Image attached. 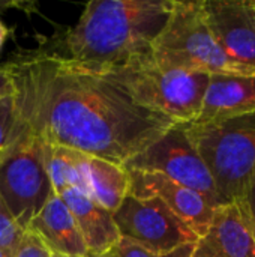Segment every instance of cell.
<instances>
[{"label":"cell","instance_id":"6da1fadb","mask_svg":"<svg viewBox=\"0 0 255 257\" xmlns=\"http://www.w3.org/2000/svg\"><path fill=\"white\" fill-rule=\"evenodd\" d=\"M24 125L41 140L123 166L176 123L102 74L50 51L6 63Z\"/></svg>","mask_w":255,"mask_h":257},{"label":"cell","instance_id":"7a4b0ae2","mask_svg":"<svg viewBox=\"0 0 255 257\" xmlns=\"http://www.w3.org/2000/svg\"><path fill=\"white\" fill-rule=\"evenodd\" d=\"M174 0H90L57 53L90 69L125 66L150 57Z\"/></svg>","mask_w":255,"mask_h":257},{"label":"cell","instance_id":"3957f363","mask_svg":"<svg viewBox=\"0 0 255 257\" xmlns=\"http://www.w3.org/2000/svg\"><path fill=\"white\" fill-rule=\"evenodd\" d=\"M182 128L213 178L219 206L239 200L255 175V113Z\"/></svg>","mask_w":255,"mask_h":257},{"label":"cell","instance_id":"277c9868","mask_svg":"<svg viewBox=\"0 0 255 257\" xmlns=\"http://www.w3.org/2000/svg\"><path fill=\"white\" fill-rule=\"evenodd\" d=\"M150 59L161 69L204 74H252L233 63L216 44L203 0H174L171 12L152 42Z\"/></svg>","mask_w":255,"mask_h":257},{"label":"cell","instance_id":"5b68a950","mask_svg":"<svg viewBox=\"0 0 255 257\" xmlns=\"http://www.w3.org/2000/svg\"><path fill=\"white\" fill-rule=\"evenodd\" d=\"M93 71L120 86L137 104L167 116L176 125L191 123L198 117L210 77L204 72L161 69L150 57Z\"/></svg>","mask_w":255,"mask_h":257},{"label":"cell","instance_id":"8992f818","mask_svg":"<svg viewBox=\"0 0 255 257\" xmlns=\"http://www.w3.org/2000/svg\"><path fill=\"white\" fill-rule=\"evenodd\" d=\"M54 194L45 166L44 142L24 125L18 140L0 160V196L17 224L27 230Z\"/></svg>","mask_w":255,"mask_h":257},{"label":"cell","instance_id":"52a82bcc","mask_svg":"<svg viewBox=\"0 0 255 257\" xmlns=\"http://www.w3.org/2000/svg\"><path fill=\"white\" fill-rule=\"evenodd\" d=\"M113 220L122 238L156 256H165L183 245L195 244L198 239L158 197L141 199L128 194L113 212Z\"/></svg>","mask_w":255,"mask_h":257},{"label":"cell","instance_id":"ba28073f","mask_svg":"<svg viewBox=\"0 0 255 257\" xmlns=\"http://www.w3.org/2000/svg\"><path fill=\"white\" fill-rule=\"evenodd\" d=\"M123 167L126 170L159 173L200 193L213 208L219 206L213 178L182 125L171 126L150 146L129 158Z\"/></svg>","mask_w":255,"mask_h":257},{"label":"cell","instance_id":"9c48e42d","mask_svg":"<svg viewBox=\"0 0 255 257\" xmlns=\"http://www.w3.org/2000/svg\"><path fill=\"white\" fill-rule=\"evenodd\" d=\"M203 9L225 56L255 74V0H203Z\"/></svg>","mask_w":255,"mask_h":257},{"label":"cell","instance_id":"30bf717a","mask_svg":"<svg viewBox=\"0 0 255 257\" xmlns=\"http://www.w3.org/2000/svg\"><path fill=\"white\" fill-rule=\"evenodd\" d=\"M129 194L135 197H158L198 238L206 233L215 208L197 191L180 185L159 173L128 170Z\"/></svg>","mask_w":255,"mask_h":257},{"label":"cell","instance_id":"8fae6325","mask_svg":"<svg viewBox=\"0 0 255 257\" xmlns=\"http://www.w3.org/2000/svg\"><path fill=\"white\" fill-rule=\"evenodd\" d=\"M192 257H255L252 233L236 202L215 208L204 235L192 245Z\"/></svg>","mask_w":255,"mask_h":257},{"label":"cell","instance_id":"7c38bea8","mask_svg":"<svg viewBox=\"0 0 255 257\" xmlns=\"http://www.w3.org/2000/svg\"><path fill=\"white\" fill-rule=\"evenodd\" d=\"M251 113H255V74H210L194 122H222Z\"/></svg>","mask_w":255,"mask_h":257},{"label":"cell","instance_id":"4fadbf2b","mask_svg":"<svg viewBox=\"0 0 255 257\" xmlns=\"http://www.w3.org/2000/svg\"><path fill=\"white\" fill-rule=\"evenodd\" d=\"M57 196L62 197L72 212L84 239L87 254H102L113 250L122 238L113 220V212L75 188H68Z\"/></svg>","mask_w":255,"mask_h":257},{"label":"cell","instance_id":"5bb4252c","mask_svg":"<svg viewBox=\"0 0 255 257\" xmlns=\"http://www.w3.org/2000/svg\"><path fill=\"white\" fill-rule=\"evenodd\" d=\"M27 230L36 233L53 253L69 256H87L86 244L78 224L62 200L54 194L32 220Z\"/></svg>","mask_w":255,"mask_h":257},{"label":"cell","instance_id":"9a60e30c","mask_svg":"<svg viewBox=\"0 0 255 257\" xmlns=\"http://www.w3.org/2000/svg\"><path fill=\"white\" fill-rule=\"evenodd\" d=\"M44 154L47 172L56 194L68 188H75L89 196L87 163L90 155L47 142H44Z\"/></svg>","mask_w":255,"mask_h":257},{"label":"cell","instance_id":"2e32d148","mask_svg":"<svg viewBox=\"0 0 255 257\" xmlns=\"http://www.w3.org/2000/svg\"><path fill=\"white\" fill-rule=\"evenodd\" d=\"M89 197L110 212H114L129 194L128 170L116 163L89 157Z\"/></svg>","mask_w":255,"mask_h":257},{"label":"cell","instance_id":"e0dca14e","mask_svg":"<svg viewBox=\"0 0 255 257\" xmlns=\"http://www.w3.org/2000/svg\"><path fill=\"white\" fill-rule=\"evenodd\" d=\"M24 130L15 95L0 98V160Z\"/></svg>","mask_w":255,"mask_h":257},{"label":"cell","instance_id":"ac0fdd59","mask_svg":"<svg viewBox=\"0 0 255 257\" xmlns=\"http://www.w3.org/2000/svg\"><path fill=\"white\" fill-rule=\"evenodd\" d=\"M24 232L26 230H23L14 220L0 196V247L14 254Z\"/></svg>","mask_w":255,"mask_h":257},{"label":"cell","instance_id":"d6986e66","mask_svg":"<svg viewBox=\"0 0 255 257\" xmlns=\"http://www.w3.org/2000/svg\"><path fill=\"white\" fill-rule=\"evenodd\" d=\"M14 257H53V251L32 230H26Z\"/></svg>","mask_w":255,"mask_h":257},{"label":"cell","instance_id":"ffe728a7","mask_svg":"<svg viewBox=\"0 0 255 257\" xmlns=\"http://www.w3.org/2000/svg\"><path fill=\"white\" fill-rule=\"evenodd\" d=\"M236 203H237L255 241V175L252 176L248 188L245 190L243 196L239 200H236Z\"/></svg>","mask_w":255,"mask_h":257},{"label":"cell","instance_id":"44dd1931","mask_svg":"<svg viewBox=\"0 0 255 257\" xmlns=\"http://www.w3.org/2000/svg\"><path fill=\"white\" fill-rule=\"evenodd\" d=\"M113 251L116 253L117 257H161L144 250L143 247H140V245H137L132 241L125 239V238L119 239V242L113 247Z\"/></svg>","mask_w":255,"mask_h":257},{"label":"cell","instance_id":"7402d4cb","mask_svg":"<svg viewBox=\"0 0 255 257\" xmlns=\"http://www.w3.org/2000/svg\"><path fill=\"white\" fill-rule=\"evenodd\" d=\"M17 86H15V78L12 71L9 69L8 65L0 66V98L12 96L15 95Z\"/></svg>","mask_w":255,"mask_h":257},{"label":"cell","instance_id":"603a6c76","mask_svg":"<svg viewBox=\"0 0 255 257\" xmlns=\"http://www.w3.org/2000/svg\"><path fill=\"white\" fill-rule=\"evenodd\" d=\"M192 245H194V244L183 245V247H180V248H177V250H174V251H171V253H168V254L161 257H192L191 256V253H192Z\"/></svg>","mask_w":255,"mask_h":257},{"label":"cell","instance_id":"cb8c5ba5","mask_svg":"<svg viewBox=\"0 0 255 257\" xmlns=\"http://www.w3.org/2000/svg\"><path fill=\"white\" fill-rule=\"evenodd\" d=\"M29 6L27 2H21V0H0V11L9 9V8H23L26 9Z\"/></svg>","mask_w":255,"mask_h":257},{"label":"cell","instance_id":"d4e9b609","mask_svg":"<svg viewBox=\"0 0 255 257\" xmlns=\"http://www.w3.org/2000/svg\"><path fill=\"white\" fill-rule=\"evenodd\" d=\"M8 36H9V30H8V27L0 20V51H2V48H3L5 41L8 39Z\"/></svg>","mask_w":255,"mask_h":257},{"label":"cell","instance_id":"484cf974","mask_svg":"<svg viewBox=\"0 0 255 257\" xmlns=\"http://www.w3.org/2000/svg\"><path fill=\"white\" fill-rule=\"evenodd\" d=\"M87 257H117L116 253L113 250L107 251V253H102V254H87Z\"/></svg>","mask_w":255,"mask_h":257},{"label":"cell","instance_id":"4316f807","mask_svg":"<svg viewBox=\"0 0 255 257\" xmlns=\"http://www.w3.org/2000/svg\"><path fill=\"white\" fill-rule=\"evenodd\" d=\"M0 257H14L12 253H9L8 250H5V248H2L0 247Z\"/></svg>","mask_w":255,"mask_h":257},{"label":"cell","instance_id":"83f0119b","mask_svg":"<svg viewBox=\"0 0 255 257\" xmlns=\"http://www.w3.org/2000/svg\"><path fill=\"white\" fill-rule=\"evenodd\" d=\"M53 257H87V256H69V254H60V253H53Z\"/></svg>","mask_w":255,"mask_h":257}]
</instances>
